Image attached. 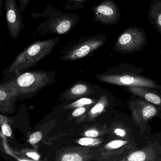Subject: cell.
Masks as SVG:
<instances>
[{
  "label": "cell",
  "instance_id": "cell-1",
  "mask_svg": "<svg viewBox=\"0 0 161 161\" xmlns=\"http://www.w3.org/2000/svg\"><path fill=\"white\" fill-rule=\"evenodd\" d=\"M34 19H46L40 22L33 33L35 36L47 35H64L69 33L80 20L79 14L63 13L52 4H48L41 13L33 12L31 14Z\"/></svg>",
  "mask_w": 161,
  "mask_h": 161
},
{
  "label": "cell",
  "instance_id": "cell-2",
  "mask_svg": "<svg viewBox=\"0 0 161 161\" xmlns=\"http://www.w3.org/2000/svg\"><path fill=\"white\" fill-rule=\"evenodd\" d=\"M60 39V36H58L33 42L16 57L5 72L18 73L36 65L52 53Z\"/></svg>",
  "mask_w": 161,
  "mask_h": 161
},
{
  "label": "cell",
  "instance_id": "cell-3",
  "mask_svg": "<svg viewBox=\"0 0 161 161\" xmlns=\"http://www.w3.org/2000/svg\"><path fill=\"white\" fill-rule=\"evenodd\" d=\"M107 41L106 36L98 34L83 36L65 45L60 52V59L65 61L80 60L92 55Z\"/></svg>",
  "mask_w": 161,
  "mask_h": 161
},
{
  "label": "cell",
  "instance_id": "cell-4",
  "mask_svg": "<svg viewBox=\"0 0 161 161\" xmlns=\"http://www.w3.org/2000/svg\"><path fill=\"white\" fill-rule=\"evenodd\" d=\"M147 44V35L143 28L130 26L118 36L114 50L126 54H133L142 50Z\"/></svg>",
  "mask_w": 161,
  "mask_h": 161
},
{
  "label": "cell",
  "instance_id": "cell-5",
  "mask_svg": "<svg viewBox=\"0 0 161 161\" xmlns=\"http://www.w3.org/2000/svg\"><path fill=\"white\" fill-rule=\"evenodd\" d=\"M49 77L43 71L26 72L19 75L11 81L19 94L30 95L46 86Z\"/></svg>",
  "mask_w": 161,
  "mask_h": 161
},
{
  "label": "cell",
  "instance_id": "cell-6",
  "mask_svg": "<svg viewBox=\"0 0 161 161\" xmlns=\"http://www.w3.org/2000/svg\"><path fill=\"white\" fill-rule=\"evenodd\" d=\"M94 14L93 21L103 25H114L118 23L121 14L114 0H103L91 8Z\"/></svg>",
  "mask_w": 161,
  "mask_h": 161
},
{
  "label": "cell",
  "instance_id": "cell-7",
  "mask_svg": "<svg viewBox=\"0 0 161 161\" xmlns=\"http://www.w3.org/2000/svg\"><path fill=\"white\" fill-rule=\"evenodd\" d=\"M4 11L6 25L12 38L16 39L25 27L23 17L16 0H4Z\"/></svg>",
  "mask_w": 161,
  "mask_h": 161
},
{
  "label": "cell",
  "instance_id": "cell-8",
  "mask_svg": "<svg viewBox=\"0 0 161 161\" xmlns=\"http://www.w3.org/2000/svg\"><path fill=\"white\" fill-rule=\"evenodd\" d=\"M100 80L103 82L123 86H139L148 88H154L158 86L154 81L140 76L132 75H103Z\"/></svg>",
  "mask_w": 161,
  "mask_h": 161
},
{
  "label": "cell",
  "instance_id": "cell-9",
  "mask_svg": "<svg viewBox=\"0 0 161 161\" xmlns=\"http://www.w3.org/2000/svg\"><path fill=\"white\" fill-rule=\"evenodd\" d=\"M19 95L12 82L0 87V108L2 113H13L17 98Z\"/></svg>",
  "mask_w": 161,
  "mask_h": 161
},
{
  "label": "cell",
  "instance_id": "cell-10",
  "mask_svg": "<svg viewBox=\"0 0 161 161\" xmlns=\"http://www.w3.org/2000/svg\"><path fill=\"white\" fill-rule=\"evenodd\" d=\"M157 113V109L153 105L144 101L138 100L137 104L132 107L133 118L136 123L147 122Z\"/></svg>",
  "mask_w": 161,
  "mask_h": 161
},
{
  "label": "cell",
  "instance_id": "cell-11",
  "mask_svg": "<svg viewBox=\"0 0 161 161\" xmlns=\"http://www.w3.org/2000/svg\"><path fill=\"white\" fill-rule=\"evenodd\" d=\"M148 19L161 35V0H153L147 12Z\"/></svg>",
  "mask_w": 161,
  "mask_h": 161
},
{
  "label": "cell",
  "instance_id": "cell-12",
  "mask_svg": "<svg viewBox=\"0 0 161 161\" xmlns=\"http://www.w3.org/2000/svg\"><path fill=\"white\" fill-rule=\"evenodd\" d=\"M130 92L138 97L143 98L146 100L156 105L161 104V98L153 92L146 89V87L139 86H129Z\"/></svg>",
  "mask_w": 161,
  "mask_h": 161
},
{
  "label": "cell",
  "instance_id": "cell-13",
  "mask_svg": "<svg viewBox=\"0 0 161 161\" xmlns=\"http://www.w3.org/2000/svg\"><path fill=\"white\" fill-rule=\"evenodd\" d=\"M154 153L152 150L147 149L146 150L136 151L121 159V161H146L155 160Z\"/></svg>",
  "mask_w": 161,
  "mask_h": 161
},
{
  "label": "cell",
  "instance_id": "cell-14",
  "mask_svg": "<svg viewBox=\"0 0 161 161\" xmlns=\"http://www.w3.org/2000/svg\"><path fill=\"white\" fill-rule=\"evenodd\" d=\"M108 103L109 101L107 97L103 95L89 111L88 113L89 118L91 119H93L105 111L108 106Z\"/></svg>",
  "mask_w": 161,
  "mask_h": 161
},
{
  "label": "cell",
  "instance_id": "cell-15",
  "mask_svg": "<svg viewBox=\"0 0 161 161\" xmlns=\"http://www.w3.org/2000/svg\"><path fill=\"white\" fill-rule=\"evenodd\" d=\"M91 0H67L64 9L67 11L78 10L83 9Z\"/></svg>",
  "mask_w": 161,
  "mask_h": 161
},
{
  "label": "cell",
  "instance_id": "cell-16",
  "mask_svg": "<svg viewBox=\"0 0 161 161\" xmlns=\"http://www.w3.org/2000/svg\"><path fill=\"white\" fill-rule=\"evenodd\" d=\"M89 87L84 84H79L76 85L70 89L69 91V96L72 97H80L82 96L86 95L89 92Z\"/></svg>",
  "mask_w": 161,
  "mask_h": 161
},
{
  "label": "cell",
  "instance_id": "cell-17",
  "mask_svg": "<svg viewBox=\"0 0 161 161\" xmlns=\"http://www.w3.org/2000/svg\"><path fill=\"white\" fill-rule=\"evenodd\" d=\"M78 143L83 146H96L102 143V141L93 137H86L79 139Z\"/></svg>",
  "mask_w": 161,
  "mask_h": 161
},
{
  "label": "cell",
  "instance_id": "cell-18",
  "mask_svg": "<svg viewBox=\"0 0 161 161\" xmlns=\"http://www.w3.org/2000/svg\"><path fill=\"white\" fill-rule=\"evenodd\" d=\"M83 156L78 153H69L64 154L61 159L63 161H82L84 160Z\"/></svg>",
  "mask_w": 161,
  "mask_h": 161
},
{
  "label": "cell",
  "instance_id": "cell-19",
  "mask_svg": "<svg viewBox=\"0 0 161 161\" xmlns=\"http://www.w3.org/2000/svg\"><path fill=\"white\" fill-rule=\"evenodd\" d=\"M128 143V141L126 140H120V139L113 140L107 143L105 146V148L106 149L113 150L117 149L121 147Z\"/></svg>",
  "mask_w": 161,
  "mask_h": 161
},
{
  "label": "cell",
  "instance_id": "cell-20",
  "mask_svg": "<svg viewBox=\"0 0 161 161\" xmlns=\"http://www.w3.org/2000/svg\"><path fill=\"white\" fill-rule=\"evenodd\" d=\"M93 101L92 100L86 98H82L78 100L77 101L71 103L68 106L69 108H78V107H82L85 105L92 104Z\"/></svg>",
  "mask_w": 161,
  "mask_h": 161
},
{
  "label": "cell",
  "instance_id": "cell-21",
  "mask_svg": "<svg viewBox=\"0 0 161 161\" xmlns=\"http://www.w3.org/2000/svg\"><path fill=\"white\" fill-rule=\"evenodd\" d=\"M43 135L40 131H36L33 133L30 136V142L32 144H35L39 142L42 139Z\"/></svg>",
  "mask_w": 161,
  "mask_h": 161
},
{
  "label": "cell",
  "instance_id": "cell-22",
  "mask_svg": "<svg viewBox=\"0 0 161 161\" xmlns=\"http://www.w3.org/2000/svg\"><path fill=\"white\" fill-rule=\"evenodd\" d=\"M2 130L3 133L8 136L10 137L12 135V130L11 127L8 124L6 123H3L2 125Z\"/></svg>",
  "mask_w": 161,
  "mask_h": 161
},
{
  "label": "cell",
  "instance_id": "cell-23",
  "mask_svg": "<svg viewBox=\"0 0 161 161\" xmlns=\"http://www.w3.org/2000/svg\"><path fill=\"white\" fill-rule=\"evenodd\" d=\"M100 132L99 130L95 129H92V130H86L85 132L84 136L86 137H93V138H96L97 136H99Z\"/></svg>",
  "mask_w": 161,
  "mask_h": 161
},
{
  "label": "cell",
  "instance_id": "cell-24",
  "mask_svg": "<svg viewBox=\"0 0 161 161\" xmlns=\"http://www.w3.org/2000/svg\"><path fill=\"white\" fill-rule=\"evenodd\" d=\"M31 0H19V7L21 12H24L27 9Z\"/></svg>",
  "mask_w": 161,
  "mask_h": 161
},
{
  "label": "cell",
  "instance_id": "cell-25",
  "mask_svg": "<svg viewBox=\"0 0 161 161\" xmlns=\"http://www.w3.org/2000/svg\"><path fill=\"white\" fill-rule=\"evenodd\" d=\"M86 111L85 107H78L75 109L72 113V116L74 117H78L83 114Z\"/></svg>",
  "mask_w": 161,
  "mask_h": 161
},
{
  "label": "cell",
  "instance_id": "cell-26",
  "mask_svg": "<svg viewBox=\"0 0 161 161\" xmlns=\"http://www.w3.org/2000/svg\"><path fill=\"white\" fill-rule=\"evenodd\" d=\"M114 132L116 135L119 136L120 137H124L126 136V132L123 129L120 128H117L114 131Z\"/></svg>",
  "mask_w": 161,
  "mask_h": 161
},
{
  "label": "cell",
  "instance_id": "cell-27",
  "mask_svg": "<svg viewBox=\"0 0 161 161\" xmlns=\"http://www.w3.org/2000/svg\"><path fill=\"white\" fill-rule=\"evenodd\" d=\"M27 156H29L30 158H32L35 160H38L40 158V155L38 153L35 152H28L26 153Z\"/></svg>",
  "mask_w": 161,
  "mask_h": 161
},
{
  "label": "cell",
  "instance_id": "cell-28",
  "mask_svg": "<svg viewBox=\"0 0 161 161\" xmlns=\"http://www.w3.org/2000/svg\"><path fill=\"white\" fill-rule=\"evenodd\" d=\"M4 0H0V17L2 16L3 8L4 5Z\"/></svg>",
  "mask_w": 161,
  "mask_h": 161
},
{
  "label": "cell",
  "instance_id": "cell-29",
  "mask_svg": "<svg viewBox=\"0 0 161 161\" xmlns=\"http://www.w3.org/2000/svg\"><path fill=\"white\" fill-rule=\"evenodd\" d=\"M160 53H161V51H160Z\"/></svg>",
  "mask_w": 161,
  "mask_h": 161
}]
</instances>
